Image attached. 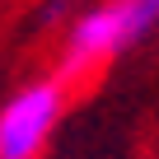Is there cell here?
I'll use <instances>...</instances> for the list:
<instances>
[{
    "label": "cell",
    "mask_w": 159,
    "mask_h": 159,
    "mask_svg": "<svg viewBox=\"0 0 159 159\" xmlns=\"http://www.w3.org/2000/svg\"><path fill=\"white\" fill-rule=\"evenodd\" d=\"M154 24H159V0H103L98 10H89L70 28L66 52H61V80H75L103 66L122 47L140 42Z\"/></svg>",
    "instance_id": "6da1fadb"
},
{
    "label": "cell",
    "mask_w": 159,
    "mask_h": 159,
    "mask_svg": "<svg viewBox=\"0 0 159 159\" xmlns=\"http://www.w3.org/2000/svg\"><path fill=\"white\" fill-rule=\"evenodd\" d=\"M66 108V80H33L0 108V159H38Z\"/></svg>",
    "instance_id": "7a4b0ae2"
}]
</instances>
